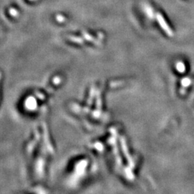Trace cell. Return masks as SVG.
Wrapping results in <instances>:
<instances>
[{
  "instance_id": "cell-1",
  "label": "cell",
  "mask_w": 194,
  "mask_h": 194,
  "mask_svg": "<svg viewBox=\"0 0 194 194\" xmlns=\"http://www.w3.org/2000/svg\"><path fill=\"white\" fill-rule=\"evenodd\" d=\"M156 17L157 18V20H158L160 25H161L162 28H163V30H165L166 33H167L168 35H172V31L170 29L169 26H168L167 24H166L165 19H163V17L162 15L160 14V13H157L156 14Z\"/></svg>"
},
{
  "instance_id": "cell-2",
  "label": "cell",
  "mask_w": 194,
  "mask_h": 194,
  "mask_svg": "<svg viewBox=\"0 0 194 194\" xmlns=\"http://www.w3.org/2000/svg\"><path fill=\"white\" fill-rule=\"evenodd\" d=\"M122 144H123V150H124V153H125V155H126L127 156V158L129 159V163L131 164V166H133L132 165V162H131V157H129V153L127 152V147H126V144H125V143H124V141H122Z\"/></svg>"
},
{
  "instance_id": "cell-3",
  "label": "cell",
  "mask_w": 194,
  "mask_h": 194,
  "mask_svg": "<svg viewBox=\"0 0 194 194\" xmlns=\"http://www.w3.org/2000/svg\"><path fill=\"white\" fill-rule=\"evenodd\" d=\"M176 67H177V70H178L179 72L182 73L185 71V66L183 63H178L177 64Z\"/></svg>"
},
{
  "instance_id": "cell-4",
  "label": "cell",
  "mask_w": 194,
  "mask_h": 194,
  "mask_svg": "<svg viewBox=\"0 0 194 194\" xmlns=\"http://www.w3.org/2000/svg\"><path fill=\"white\" fill-rule=\"evenodd\" d=\"M191 83V81L189 79H184L182 81V84L183 86H188Z\"/></svg>"
},
{
  "instance_id": "cell-5",
  "label": "cell",
  "mask_w": 194,
  "mask_h": 194,
  "mask_svg": "<svg viewBox=\"0 0 194 194\" xmlns=\"http://www.w3.org/2000/svg\"><path fill=\"white\" fill-rule=\"evenodd\" d=\"M10 14L11 15H12V16L16 17V16H17V15H18L19 12H17V10H15V9L11 8L10 10Z\"/></svg>"
},
{
  "instance_id": "cell-6",
  "label": "cell",
  "mask_w": 194,
  "mask_h": 194,
  "mask_svg": "<svg viewBox=\"0 0 194 194\" xmlns=\"http://www.w3.org/2000/svg\"><path fill=\"white\" fill-rule=\"evenodd\" d=\"M56 19H57V20L58 22H63L65 19H66V18H65L63 16H62V15H57Z\"/></svg>"
},
{
  "instance_id": "cell-7",
  "label": "cell",
  "mask_w": 194,
  "mask_h": 194,
  "mask_svg": "<svg viewBox=\"0 0 194 194\" xmlns=\"http://www.w3.org/2000/svg\"><path fill=\"white\" fill-rule=\"evenodd\" d=\"M30 1H34V0H30Z\"/></svg>"
}]
</instances>
